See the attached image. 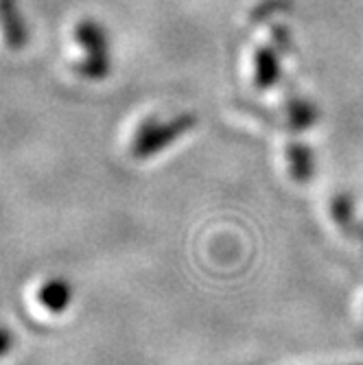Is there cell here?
I'll list each match as a JSON object with an SVG mask.
<instances>
[{
	"instance_id": "6da1fadb",
	"label": "cell",
	"mask_w": 363,
	"mask_h": 365,
	"mask_svg": "<svg viewBox=\"0 0 363 365\" xmlns=\"http://www.w3.org/2000/svg\"><path fill=\"white\" fill-rule=\"evenodd\" d=\"M195 123H197V118L193 114H180L171 120L149 118L136 131L134 143H131V153H134V158H138V160L151 158V155L160 153L162 149H167L169 145H173L180 136L188 134V131L195 127Z\"/></svg>"
},
{
	"instance_id": "7a4b0ae2",
	"label": "cell",
	"mask_w": 363,
	"mask_h": 365,
	"mask_svg": "<svg viewBox=\"0 0 363 365\" xmlns=\"http://www.w3.org/2000/svg\"><path fill=\"white\" fill-rule=\"evenodd\" d=\"M75 40L86 51V59L79 63V73L92 81L106 79L112 71L108 31L96 20L86 18L75 26Z\"/></svg>"
},
{
	"instance_id": "3957f363",
	"label": "cell",
	"mask_w": 363,
	"mask_h": 365,
	"mask_svg": "<svg viewBox=\"0 0 363 365\" xmlns=\"http://www.w3.org/2000/svg\"><path fill=\"white\" fill-rule=\"evenodd\" d=\"M0 29L7 46L11 48H22L29 42V26L20 14L18 0H0Z\"/></svg>"
},
{
	"instance_id": "277c9868",
	"label": "cell",
	"mask_w": 363,
	"mask_h": 365,
	"mask_svg": "<svg viewBox=\"0 0 363 365\" xmlns=\"http://www.w3.org/2000/svg\"><path fill=\"white\" fill-rule=\"evenodd\" d=\"M40 304L44 309H48L51 313H63L66 309L71 307V300H73V287L68 284V280L63 278H55V280H48L40 293Z\"/></svg>"
},
{
	"instance_id": "5b68a950",
	"label": "cell",
	"mask_w": 363,
	"mask_h": 365,
	"mask_svg": "<svg viewBox=\"0 0 363 365\" xmlns=\"http://www.w3.org/2000/svg\"><path fill=\"white\" fill-rule=\"evenodd\" d=\"M278 79V61L274 51H258L256 55V83L258 88L274 86Z\"/></svg>"
},
{
	"instance_id": "8992f818",
	"label": "cell",
	"mask_w": 363,
	"mask_h": 365,
	"mask_svg": "<svg viewBox=\"0 0 363 365\" xmlns=\"http://www.w3.org/2000/svg\"><path fill=\"white\" fill-rule=\"evenodd\" d=\"M289 155L293 158L291 160V169H293V175L298 180H309L311 171H313V162H311V151L309 149H302V147H293L289 151Z\"/></svg>"
},
{
	"instance_id": "52a82bcc",
	"label": "cell",
	"mask_w": 363,
	"mask_h": 365,
	"mask_svg": "<svg viewBox=\"0 0 363 365\" xmlns=\"http://www.w3.org/2000/svg\"><path fill=\"white\" fill-rule=\"evenodd\" d=\"M11 346H14V337H11V333H7V330L0 328V356H5V354L11 350Z\"/></svg>"
}]
</instances>
